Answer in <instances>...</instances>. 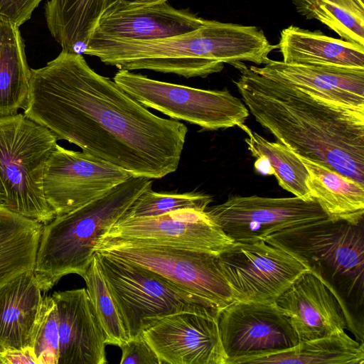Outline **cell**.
Segmentation results:
<instances>
[{
  "label": "cell",
  "instance_id": "6da1fadb",
  "mask_svg": "<svg viewBox=\"0 0 364 364\" xmlns=\"http://www.w3.org/2000/svg\"><path fill=\"white\" fill-rule=\"evenodd\" d=\"M23 114L57 139L150 179L176 171L188 132L184 124L156 116L97 73L82 55L63 50L31 69Z\"/></svg>",
  "mask_w": 364,
  "mask_h": 364
},
{
  "label": "cell",
  "instance_id": "7a4b0ae2",
  "mask_svg": "<svg viewBox=\"0 0 364 364\" xmlns=\"http://www.w3.org/2000/svg\"><path fill=\"white\" fill-rule=\"evenodd\" d=\"M232 65L249 112L278 141L364 185V110L321 100L243 62Z\"/></svg>",
  "mask_w": 364,
  "mask_h": 364
},
{
  "label": "cell",
  "instance_id": "3957f363",
  "mask_svg": "<svg viewBox=\"0 0 364 364\" xmlns=\"http://www.w3.org/2000/svg\"><path fill=\"white\" fill-rule=\"evenodd\" d=\"M277 48L259 27L208 20L194 31L161 39L89 40L84 54L119 69L150 70L189 78L219 73L224 63L265 65Z\"/></svg>",
  "mask_w": 364,
  "mask_h": 364
},
{
  "label": "cell",
  "instance_id": "277c9868",
  "mask_svg": "<svg viewBox=\"0 0 364 364\" xmlns=\"http://www.w3.org/2000/svg\"><path fill=\"white\" fill-rule=\"evenodd\" d=\"M152 180L132 176L101 197L43 225L33 273L42 291L64 276L83 277L102 237Z\"/></svg>",
  "mask_w": 364,
  "mask_h": 364
},
{
  "label": "cell",
  "instance_id": "5b68a950",
  "mask_svg": "<svg viewBox=\"0 0 364 364\" xmlns=\"http://www.w3.org/2000/svg\"><path fill=\"white\" fill-rule=\"evenodd\" d=\"M57 138L24 114L0 117V181L3 205L46 225L56 215L46 200L43 178Z\"/></svg>",
  "mask_w": 364,
  "mask_h": 364
},
{
  "label": "cell",
  "instance_id": "8992f818",
  "mask_svg": "<svg viewBox=\"0 0 364 364\" xmlns=\"http://www.w3.org/2000/svg\"><path fill=\"white\" fill-rule=\"evenodd\" d=\"M100 269L128 339L166 316L180 312L219 315L213 304L147 268L96 252Z\"/></svg>",
  "mask_w": 364,
  "mask_h": 364
},
{
  "label": "cell",
  "instance_id": "52a82bcc",
  "mask_svg": "<svg viewBox=\"0 0 364 364\" xmlns=\"http://www.w3.org/2000/svg\"><path fill=\"white\" fill-rule=\"evenodd\" d=\"M263 240L280 246L304 259L310 269L348 297L363 298L364 237L363 222L326 220L274 233ZM334 287V289H335Z\"/></svg>",
  "mask_w": 364,
  "mask_h": 364
},
{
  "label": "cell",
  "instance_id": "ba28073f",
  "mask_svg": "<svg viewBox=\"0 0 364 364\" xmlns=\"http://www.w3.org/2000/svg\"><path fill=\"white\" fill-rule=\"evenodd\" d=\"M113 80L134 100L175 119L218 130L244 124L249 110L230 91L195 88L156 80L119 69Z\"/></svg>",
  "mask_w": 364,
  "mask_h": 364
},
{
  "label": "cell",
  "instance_id": "9c48e42d",
  "mask_svg": "<svg viewBox=\"0 0 364 364\" xmlns=\"http://www.w3.org/2000/svg\"><path fill=\"white\" fill-rule=\"evenodd\" d=\"M97 251L152 270L208 300L220 311L235 302L218 255L119 239H102Z\"/></svg>",
  "mask_w": 364,
  "mask_h": 364
},
{
  "label": "cell",
  "instance_id": "30bf717a",
  "mask_svg": "<svg viewBox=\"0 0 364 364\" xmlns=\"http://www.w3.org/2000/svg\"><path fill=\"white\" fill-rule=\"evenodd\" d=\"M218 259L235 301L275 303L310 270L299 256L265 240L234 242Z\"/></svg>",
  "mask_w": 364,
  "mask_h": 364
},
{
  "label": "cell",
  "instance_id": "8fae6325",
  "mask_svg": "<svg viewBox=\"0 0 364 364\" xmlns=\"http://www.w3.org/2000/svg\"><path fill=\"white\" fill-rule=\"evenodd\" d=\"M205 212L236 242L263 240L282 230L328 219L315 200L296 196H232L220 204L208 206Z\"/></svg>",
  "mask_w": 364,
  "mask_h": 364
},
{
  "label": "cell",
  "instance_id": "7c38bea8",
  "mask_svg": "<svg viewBox=\"0 0 364 364\" xmlns=\"http://www.w3.org/2000/svg\"><path fill=\"white\" fill-rule=\"evenodd\" d=\"M132 176L88 153L57 144L45 166L43 190L57 216L101 197Z\"/></svg>",
  "mask_w": 364,
  "mask_h": 364
},
{
  "label": "cell",
  "instance_id": "4fadbf2b",
  "mask_svg": "<svg viewBox=\"0 0 364 364\" xmlns=\"http://www.w3.org/2000/svg\"><path fill=\"white\" fill-rule=\"evenodd\" d=\"M226 364L235 359L291 348L299 339L276 303L235 301L218 315Z\"/></svg>",
  "mask_w": 364,
  "mask_h": 364
},
{
  "label": "cell",
  "instance_id": "5bb4252c",
  "mask_svg": "<svg viewBox=\"0 0 364 364\" xmlns=\"http://www.w3.org/2000/svg\"><path fill=\"white\" fill-rule=\"evenodd\" d=\"M102 239L184 247L215 255L234 242L205 210L191 208L153 217L122 218Z\"/></svg>",
  "mask_w": 364,
  "mask_h": 364
},
{
  "label": "cell",
  "instance_id": "9a60e30c",
  "mask_svg": "<svg viewBox=\"0 0 364 364\" xmlns=\"http://www.w3.org/2000/svg\"><path fill=\"white\" fill-rule=\"evenodd\" d=\"M143 336L159 364H226L218 315L173 314L146 328Z\"/></svg>",
  "mask_w": 364,
  "mask_h": 364
},
{
  "label": "cell",
  "instance_id": "2e32d148",
  "mask_svg": "<svg viewBox=\"0 0 364 364\" xmlns=\"http://www.w3.org/2000/svg\"><path fill=\"white\" fill-rule=\"evenodd\" d=\"M299 341L341 333L349 318L341 297L319 274L301 275L276 301Z\"/></svg>",
  "mask_w": 364,
  "mask_h": 364
},
{
  "label": "cell",
  "instance_id": "e0dca14e",
  "mask_svg": "<svg viewBox=\"0 0 364 364\" xmlns=\"http://www.w3.org/2000/svg\"><path fill=\"white\" fill-rule=\"evenodd\" d=\"M208 21L188 10L176 9L167 1L131 9H106L89 40L161 39L194 31Z\"/></svg>",
  "mask_w": 364,
  "mask_h": 364
},
{
  "label": "cell",
  "instance_id": "ac0fdd59",
  "mask_svg": "<svg viewBox=\"0 0 364 364\" xmlns=\"http://www.w3.org/2000/svg\"><path fill=\"white\" fill-rule=\"evenodd\" d=\"M58 317V364L107 363L105 337L85 288L55 291Z\"/></svg>",
  "mask_w": 364,
  "mask_h": 364
},
{
  "label": "cell",
  "instance_id": "d6986e66",
  "mask_svg": "<svg viewBox=\"0 0 364 364\" xmlns=\"http://www.w3.org/2000/svg\"><path fill=\"white\" fill-rule=\"evenodd\" d=\"M250 67L330 104L364 110V69L286 63L271 59L263 67Z\"/></svg>",
  "mask_w": 364,
  "mask_h": 364
},
{
  "label": "cell",
  "instance_id": "ffe728a7",
  "mask_svg": "<svg viewBox=\"0 0 364 364\" xmlns=\"http://www.w3.org/2000/svg\"><path fill=\"white\" fill-rule=\"evenodd\" d=\"M41 293L31 270L0 287V350L31 347L32 331L43 298Z\"/></svg>",
  "mask_w": 364,
  "mask_h": 364
},
{
  "label": "cell",
  "instance_id": "44dd1931",
  "mask_svg": "<svg viewBox=\"0 0 364 364\" xmlns=\"http://www.w3.org/2000/svg\"><path fill=\"white\" fill-rule=\"evenodd\" d=\"M278 48L286 63L364 69V46L295 26L284 28Z\"/></svg>",
  "mask_w": 364,
  "mask_h": 364
},
{
  "label": "cell",
  "instance_id": "7402d4cb",
  "mask_svg": "<svg viewBox=\"0 0 364 364\" xmlns=\"http://www.w3.org/2000/svg\"><path fill=\"white\" fill-rule=\"evenodd\" d=\"M297 156L308 171L309 192L328 218L354 225L363 222L364 185L318 161Z\"/></svg>",
  "mask_w": 364,
  "mask_h": 364
},
{
  "label": "cell",
  "instance_id": "603a6c76",
  "mask_svg": "<svg viewBox=\"0 0 364 364\" xmlns=\"http://www.w3.org/2000/svg\"><path fill=\"white\" fill-rule=\"evenodd\" d=\"M364 347L345 331L299 341L294 346L267 354L237 358L230 364H363Z\"/></svg>",
  "mask_w": 364,
  "mask_h": 364
},
{
  "label": "cell",
  "instance_id": "cb8c5ba5",
  "mask_svg": "<svg viewBox=\"0 0 364 364\" xmlns=\"http://www.w3.org/2000/svg\"><path fill=\"white\" fill-rule=\"evenodd\" d=\"M109 0H49L47 27L63 51L84 54L87 41Z\"/></svg>",
  "mask_w": 364,
  "mask_h": 364
},
{
  "label": "cell",
  "instance_id": "d4e9b609",
  "mask_svg": "<svg viewBox=\"0 0 364 364\" xmlns=\"http://www.w3.org/2000/svg\"><path fill=\"white\" fill-rule=\"evenodd\" d=\"M31 68L18 26L0 20V117L26 109L30 93Z\"/></svg>",
  "mask_w": 364,
  "mask_h": 364
},
{
  "label": "cell",
  "instance_id": "484cf974",
  "mask_svg": "<svg viewBox=\"0 0 364 364\" xmlns=\"http://www.w3.org/2000/svg\"><path fill=\"white\" fill-rule=\"evenodd\" d=\"M43 227L0 205V287L33 271Z\"/></svg>",
  "mask_w": 364,
  "mask_h": 364
},
{
  "label": "cell",
  "instance_id": "4316f807",
  "mask_svg": "<svg viewBox=\"0 0 364 364\" xmlns=\"http://www.w3.org/2000/svg\"><path fill=\"white\" fill-rule=\"evenodd\" d=\"M237 127L247 134L245 142L251 154L269 160L274 176L283 189L304 200H314L306 186L308 171L294 152L278 141L267 140L245 123Z\"/></svg>",
  "mask_w": 364,
  "mask_h": 364
},
{
  "label": "cell",
  "instance_id": "83f0119b",
  "mask_svg": "<svg viewBox=\"0 0 364 364\" xmlns=\"http://www.w3.org/2000/svg\"><path fill=\"white\" fill-rule=\"evenodd\" d=\"M309 18H315L341 39L364 46V0H314Z\"/></svg>",
  "mask_w": 364,
  "mask_h": 364
},
{
  "label": "cell",
  "instance_id": "f1b7e54d",
  "mask_svg": "<svg viewBox=\"0 0 364 364\" xmlns=\"http://www.w3.org/2000/svg\"><path fill=\"white\" fill-rule=\"evenodd\" d=\"M82 278L90 303L104 332L106 344L119 347L128 340V337L95 255Z\"/></svg>",
  "mask_w": 364,
  "mask_h": 364
},
{
  "label": "cell",
  "instance_id": "f546056e",
  "mask_svg": "<svg viewBox=\"0 0 364 364\" xmlns=\"http://www.w3.org/2000/svg\"><path fill=\"white\" fill-rule=\"evenodd\" d=\"M212 200L210 196L201 192H155L151 185L136 198L122 218L153 217L187 208L205 210Z\"/></svg>",
  "mask_w": 364,
  "mask_h": 364
},
{
  "label": "cell",
  "instance_id": "4dcf8cb0",
  "mask_svg": "<svg viewBox=\"0 0 364 364\" xmlns=\"http://www.w3.org/2000/svg\"><path fill=\"white\" fill-rule=\"evenodd\" d=\"M31 347L38 364H58L59 358L58 317L51 296L43 298L32 335Z\"/></svg>",
  "mask_w": 364,
  "mask_h": 364
},
{
  "label": "cell",
  "instance_id": "1f68e13d",
  "mask_svg": "<svg viewBox=\"0 0 364 364\" xmlns=\"http://www.w3.org/2000/svg\"><path fill=\"white\" fill-rule=\"evenodd\" d=\"M119 348L120 364H159V358L144 336L128 339Z\"/></svg>",
  "mask_w": 364,
  "mask_h": 364
},
{
  "label": "cell",
  "instance_id": "d6a6232c",
  "mask_svg": "<svg viewBox=\"0 0 364 364\" xmlns=\"http://www.w3.org/2000/svg\"><path fill=\"white\" fill-rule=\"evenodd\" d=\"M43 0H0V20L18 27L29 20Z\"/></svg>",
  "mask_w": 364,
  "mask_h": 364
},
{
  "label": "cell",
  "instance_id": "836d02e7",
  "mask_svg": "<svg viewBox=\"0 0 364 364\" xmlns=\"http://www.w3.org/2000/svg\"><path fill=\"white\" fill-rule=\"evenodd\" d=\"M38 364L32 347L0 350V364Z\"/></svg>",
  "mask_w": 364,
  "mask_h": 364
},
{
  "label": "cell",
  "instance_id": "e575fe53",
  "mask_svg": "<svg viewBox=\"0 0 364 364\" xmlns=\"http://www.w3.org/2000/svg\"><path fill=\"white\" fill-rule=\"evenodd\" d=\"M168 0H109L106 9H131L166 2Z\"/></svg>",
  "mask_w": 364,
  "mask_h": 364
},
{
  "label": "cell",
  "instance_id": "d590c367",
  "mask_svg": "<svg viewBox=\"0 0 364 364\" xmlns=\"http://www.w3.org/2000/svg\"><path fill=\"white\" fill-rule=\"evenodd\" d=\"M255 171L264 176L274 175V170L269 160L264 156L257 158L254 164Z\"/></svg>",
  "mask_w": 364,
  "mask_h": 364
},
{
  "label": "cell",
  "instance_id": "8d00e7d4",
  "mask_svg": "<svg viewBox=\"0 0 364 364\" xmlns=\"http://www.w3.org/2000/svg\"><path fill=\"white\" fill-rule=\"evenodd\" d=\"M313 1L314 0H292L297 11L308 18H309Z\"/></svg>",
  "mask_w": 364,
  "mask_h": 364
},
{
  "label": "cell",
  "instance_id": "74e56055",
  "mask_svg": "<svg viewBox=\"0 0 364 364\" xmlns=\"http://www.w3.org/2000/svg\"><path fill=\"white\" fill-rule=\"evenodd\" d=\"M5 199H6V193H5L4 188L3 187V185L0 181V205H3V204L5 201Z\"/></svg>",
  "mask_w": 364,
  "mask_h": 364
}]
</instances>
